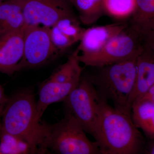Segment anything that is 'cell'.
<instances>
[{
    "mask_svg": "<svg viewBox=\"0 0 154 154\" xmlns=\"http://www.w3.org/2000/svg\"><path fill=\"white\" fill-rule=\"evenodd\" d=\"M149 154H154V144L152 146L149 150Z\"/></svg>",
    "mask_w": 154,
    "mask_h": 154,
    "instance_id": "obj_24",
    "label": "cell"
},
{
    "mask_svg": "<svg viewBox=\"0 0 154 154\" xmlns=\"http://www.w3.org/2000/svg\"><path fill=\"white\" fill-rule=\"evenodd\" d=\"M79 81L60 83L48 79L40 86L36 105V121L41 122V119L50 105L63 101L75 88Z\"/></svg>",
    "mask_w": 154,
    "mask_h": 154,
    "instance_id": "obj_13",
    "label": "cell"
},
{
    "mask_svg": "<svg viewBox=\"0 0 154 154\" xmlns=\"http://www.w3.org/2000/svg\"><path fill=\"white\" fill-rule=\"evenodd\" d=\"M128 25V23L119 22L85 29L76 48L79 56H87L99 51Z\"/></svg>",
    "mask_w": 154,
    "mask_h": 154,
    "instance_id": "obj_10",
    "label": "cell"
},
{
    "mask_svg": "<svg viewBox=\"0 0 154 154\" xmlns=\"http://www.w3.org/2000/svg\"><path fill=\"white\" fill-rule=\"evenodd\" d=\"M102 98L87 77L79 82L64 100L66 111L79 122L85 132L94 137Z\"/></svg>",
    "mask_w": 154,
    "mask_h": 154,
    "instance_id": "obj_6",
    "label": "cell"
},
{
    "mask_svg": "<svg viewBox=\"0 0 154 154\" xmlns=\"http://www.w3.org/2000/svg\"><path fill=\"white\" fill-rule=\"evenodd\" d=\"M9 98L5 94L4 88L0 84V136L2 130V118L4 110L8 101Z\"/></svg>",
    "mask_w": 154,
    "mask_h": 154,
    "instance_id": "obj_21",
    "label": "cell"
},
{
    "mask_svg": "<svg viewBox=\"0 0 154 154\" xmlns=\"http://www.w3.org/2000/svg\"><path fill=\"white\" fill-rule=\"evenodd\" d=\"M43 138L39 147L41 154H100L96 142L91 141L79 122L68 111L55 124L42 122Z\"/></svg>",
    "mask_w": 154,
    "mask_h": 154,
    "instance_id": "obj_4",
    "label": "cell"
},
{
    "mask_svg": "<svg viewBox=\"0 0 154 154\" xmlns=\"http://www.w3.org/2000/svg\"><path fill=\"white\" fill-rule=\"evenodd\" d=\"M131 117L138 128L154 136V103L146 100L134 102L131 107Z\"/></svg>",
    "mask_w": 154,
    "mask_h": 154,
    "instance_id": "obj_16",
    "label": "cell"
},
{
    "mask_svg": "<svg viewBox=\"0 0 154 154\" xmlns=\"http://www.w3.org/2000/svg\"><path fill=\"white\" fill-rule=\"evenodd\" d=\"M148 100L154 103V84L146 93L145 95L139 100Z\"/></svg>",
    "mask_w": 154,
    "mask_h": 154,
    "instance_id": "obj_23",
    "label": "cell"
},
{
    "mask_svg": "<svg viewBox=\"0 0 154 154\" xmlns=\"http://www.w3.org/2000/svg\"><path fill=\"white\" fill-rule=\"evenodd\" d=\"M7 1V0H0V3L3 2H5V1Z\"/></svg>",
    "mask_w": 154,
    "mask_h": 154,
    "instance_id": "obj_25",
    "label": "cell"
},
{
    "mask_svg": "<svg viewBox=\"0 0 154 154\" xmlns=\"http://www.w3.org/2000/svg\"><path fill=\"white\" fill-rule=\"evenodd\" d=\"M102 154H135L143 140L131 116L101 99L94 137Z\"/></svg>",
    "mask_w": 154,
    "mask_h": 154,
    "instance_id": "obj_1",
    "label": "cell"
},
{
    "mask_svg": "<svg viewBox=\"0 0 154 154\" xmlns=\"http://www.w3.org/2000/svg\"><path fill=\"white\" fill-rule=\"evenodd\" d=\"M85 30L75 15L62 19L51 28V40L59 53L79 42Z\"/></svg>",
    "mask_w": 154,
    "mask_h": 154,
    "instance_id": "obj_12",
    "label": "cell"
},
{
    "mask_svg": "<svg viewBox=\"0 0 154 154\" xmlns=\"http://www.w3.org/2000/svg\"><path fill=\"white\" fill-rule=\"evenodd\" d=\"M35 154L29 143L18 137L2 131L0 154Z\"/></svg>",
    "mask_w": 154,
    "mask_h": 154,
    "instance_id": "obj_19",
    "label": "cell"
},
{
    "mask_svg": "<svg viewBox=\"0 0 154 154\" xmlns=\"http://www.w3.org/2000/svg\"><path fill=\"white\" fill-rule=\"evenodd\" d=\"M128 24L143 39L154 30V0H136Z\"/></svg>",
    "mask_w": 154,
    "mask_h": 154,
    "instance_id": "obj_14",
    "label": "cell"
},
{
    "mask_svg": "<svg viewBox=\"0 0 154 154\" xmlns=\"http://www.w3.org/2000/svg\"><path fill=\"white\" fill-rule=\"evenodd\" d=\"M58 54L51 40L50 28L39 25H25L24 53L18 71L44 65Z\"/></svg>",
    "mask_w": 154,
    "mask_h": 154,
    "instance_id": "obj_7",
    "label": "cell"
},
{
    "mask_svg": "<svg viewBox=\"0 0 154 154\" xmlns=\"http://www.w3.org/2000/svg\"><path fill=\"white\" fill-rule=\"evenodd\" d=\"M25 25L51 28L60 20L74 16L69 0H21Z\"/></svg>",
    "mask_w": 154,
    "mask_h": 154,
    "instance_id": "obj_8",
    "label": "cell"
},
{
    "mask_svg": "<svg viewBox=\"0 0 154 154\" xmlns=\"http://www.w3.org/2000/svg\"><path fill=\"white\" fill-rule=\"evenodd\" d=\"M35 95L30 90L18 92L9 98L2 120V130L28 142L35 154H41L43 138L42 122L36 121Z\"/></svg>",
    "mask_w": 154,
    "mask_h": 154,
    "instance_id": "obj_3",
    "label": "cell"
},
{
    "mask_svg": "<svg viewBox=\"0 0 154 154\" xmlns=\"http://www.w3.org/2000/svg\"><path fill=\"white\" fill-rule=\"evenodd\" d=\"M25 26L0 37V72L11 75L18 72L24 53Z\"/></svg>",
    "mask_w": 154,
    "mask_h": 154,
    "instance_id": "obj_9",
    "label": "cell"
},
{
    "mask_svg": "<svg viewBox=\"0 0 154 154\" xmlns=\"http://www.w3.org/2000/svg\"><path fill=\"white\" fill-rule=\"evenodd\" d=\"M143 46V38L128 25L99 51L87 56L78 55V57L86 66H103L137 56Z\"/></svg>",
    "mask_w": 154,
    "mask_h": 154,
    "instance_id": "obj_5",
    "label": "cell"
},
{
    "mask_svg": "<svg viewBox=\"0 0 154 154\" xmlns=\"http://www.w3.org/2000/svg\"><path fill=\"white\" fill-rule=\"evenodd\" d=\"M154 84V52L143 45L138 56L134 87L130 99L131 107L140 100Z\"/></svg>",
    "mask_w": 154,
    "mask_h": 154,
    "instance_id": "obj_11",
    "label": "cell"
},
{
    "mask_svg": "<svg viewBox=\"0 0 154 154\" xmlns=\"http://www.w3.org/2000/svg\"><path fill=\"white\" fill-rule=\"evenodd\" d=\"M138 56L103 66L91 67L94 72L87 76L102 99L130 116V99L134 87Z\"/></svg>",
    "mask_w": 154,
    "mask_h": 154,
    "instance_id": "obj_2",
    "label": "cell"
},
{
    "mask_svg": "<svg viewBox=\"0 0 154 154\" xmlns=\"http://www.w3.org/2000/svg\"><path fill=\"white\" fill-rule=\"evenodd\" d=\"M25 25L21 0H7L0 3V37Z\"/></svg>",
    "mask_w": 154,
    "mask_h": 154,
    "instance_id": "obj_15",
    "label": "cell"
},
{
    "mask_svg": "<svg viewBox=\"0 0 154 154\" xmlns=\"http://www.w3.org/2000/svg\"><path fill=\"white\" fill-rule=\"evenodd\" d=\"M77 10L79 19L84 25L96 23L104 14V0H69Z\"/></svg>",
    "mask_w": 154,
    "mask_h": 154,
    "instance_id": "obj_18",
    "label": "cell"
},
{
    "mask_svg": "<svg viewBox=\"0 0 154 154\" xmlns=\"http://www.w3.org/2000/svg\"><path fill=\"white\" fill-rule=\"evenodd\" d=\"M143 45L154 52V30L144 38Z\"/></svg>",
    "mask_w": 154,
    "mask_h": 154,
    "instance_id": "obj_22",
    "label": "cell"
},
{
    "mask_svg": "<svg viewBox=\"0 0 154 154\" xmlns=\"http://www.w3.org/2000/svg\"><path fill=\"white\" fill-rule=\"evenodd\" d=\"M78 55L79 52L76 49L69 56L67 60L54 71L48 79L60 83L79 81L83 69L81 66Z\"/></svg>",
    "mask_w": 154,
    "mask_h": 154,
    "instance_id": "obj_17",
    "label": "cell"
},
{
    "mask_svg": "<svg viewBox=\"0 0 154 154\" xmlns=\"http://www.w3.org/2000/svg\"><path fill=\"white\" fill-rule=\"evenodd\" d=\"M136 0H104V13L114 19H129L135 8Z\"/></svg>",
    "mask_w": 154,
    "mask_h": 154,
    "instance_id": "obj_20",
    "label": "cell"
}]
</instances>
